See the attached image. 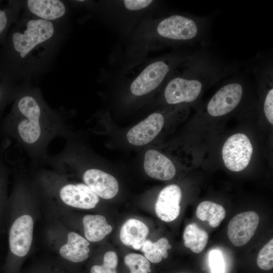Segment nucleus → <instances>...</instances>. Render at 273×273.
Segmentation results:
<instances>
[{"label":"nucleus","instance_id":"f257e3e1","mask_svg":"<svg viewBox=\"0 0 273 273\" xmlns=\"http://www.w3.org/2000/svg\"><path fill=\"white\" fill-rule=\"evenodd\" d=\"M54 22L27 12L18 19L2 50L0 73L6 78L11 81L46 59L57 35Z\"/></svg>","mask_w":273,"mask_h":273},{"label":"nucleus","instance_id":"f03ea898","mask_svg":"<svg viewBox=\"0 0 273 273\" xmlns=\"http://www.w3.org/2000/svg\"><path fill=\"white\" fill-rule=\"evenodd\" d=\"M243 64L223 60L207 51L193 52L179 65L180 70L176 68L166 80L165 101L169 105L194 102L205 88L238 73Z\"/></svg>","mask_w":273,"mask_h":273},{"label":"nucleus","instance_id":"7ed1b4c3","mask_svg":"<svg viewBox=\"0 0 273 273\" xmlns=\"http://www.w3.org/2000/svg\"><path fill=\"white\" fill-rule=\"evenodd\" d=\"M210 18L206 16L172 14L157 20L152 36L159 46L206 44Z\"/></svg>","mask_w":273,"mask_h":273},{"label":"nucleus","instance_id":"20e7f679","mask_svg":"<svg viewBox=\"0 0 273 273\" xmlns=\"http://www.w3.org/2000/svg\"><path fill=\"white\" fill-rule=\"evenodd\" d=\"M247 79L238 73L229 78L207 103L208 114L213 117H221L237 108L243 100Z\"/></svg>","mask_w":273,"mask_h":273},{"label":"nucleus","instance_id":"39448f33","mask_svg":"<svg viewBox=\"0 0 273 273\" xmlns=\"http://www.w3.org/2000/svg\"><path fill=\"white\" fill-rule=\"evenodd\" d=\"M16 109L21 116L18 125L21 139L27 144L36 143L41 134L40 119L43 107L34 95L27 94L18 99Z\"/></svg>","mask_w":273,"mask_h":273},{"label":"nucleus","instance_id":"423d86ee","mask_svg":"<svg viewBox=\"0 0 273 273\" xmlns=\"http://www.w3.org/2000/svg\"><path fill=\"white\" fill-rule=\"evenodd\" d=\"M252 152V145L248 137L244 133H237L230 136L224 143L222 159L227 168L239 172L248 165Z\"/></svg>","mask_w":273,"mask_h":273},{"label":"nucleus","instance_id":"0eeeda50","mask_svg":"<svg viewBox=\"0 0 273 273\" xmlns=\"http://www.w3.org/2000/svg\"><path fill=\"white\" fill-rule=\"evenodd\" d=\"M259 221L258 214L252 211L237 214L229 221L227 233L231 242L235 246L247 244L253 236Z\"/></svg>","mask_w":273,"mask_h":273},{"label":"nucleus","instance_id":"6e6552de","mask_svg":"<svg viewBox=\"0 0 273 273\" xmlns=\"http://www.w3.org/2000/svg\"><path fill=\"white\" fill-rule=\"evenodd\" d=\"M33 221L29 215L17 218L13 223L9 234V245L11 252L23 257L29 252L33 236Z\"/></svg>","mask_w":273,"mask_h":273},{"label":"nucleus","instance_id":"1a4fd4ad","mask_svg":"<svg viewBox=\"0 0 273 273\" xmlns=\"http://www.w3.org/2000/svg\"><path fill=\"white\" fill-rule=\"evenodd\" d=\"M164 123L163 115L158 112L153 113L132 127L127 133V139L134 146L147 144L158 134Z\"/></svg>","mask_w":273,"mask_h":273},{"label":"nucleus","instance_id":"9d476101","mask_svg":"<svg viewBox=\"0 0 273 273\" xmlns=\"http://www.w3.org/2000/svg\"><path fill=\"white\" fill-rule=\"evenodd\" d=\"M181 196V189L177 185H170L163 189L155 204L157 216L165 222L175 219L179 214Z\"/></svg>","mask_w":273,"mask_h":273},{"label":"nucleus","instance_id":"9b49d317","mask_svg":"<svg viewBox=\"0 0 273 273\" xmlns=\"http://www.w3.org/2000/svg\"><path fill=\"white\" fill-rule=\"evenodd\" d=\"M60 196L66 204L84 209L95 208L99 201V197L83 184L64 186L60 191Z\"/></svg>","mask_w":273,"mask_h":273},{"label":"nucleus","instance_id":"f8f14e48","mask_svg":"<svg viewBox=\"0 0 273 273\" xmlns=\"http://www.w3.org/2000/svg\"><path fill=\"white\" fill-rule=\"evenodd\" d=\"M83 179L85 184L98 197L110 199L115 197L119 190L117 179L111 174L98 169L85 171Z\"/></svg>","mask_w":273,"mask_h":273},{"label":"nucleus","instance_id":"ddd939ff","mask_svg":"<svg viewBox=\"0 0 273 273\" xmlns=\"http://www.w3.org/2000/svg\"><path fill=\"white\" fill-rule=\"evenodd\" d=\"M144 167L149 176L161 180L171 179L176 173L172 161L166 156L153 149L149 150L145 153Z\"/></svg>","mask_w":273,"mask_h":273},{"label":"nucleus","instance_id":"4468645a","mask_svg":"<svg viewBox=\"0 0 273 273\" xmlns=\"http://www.w3.org/2000/svg\"><path fill=\"white\" fill-rule=\"evenodd\" d=\"M25 8L33 16L52 22L63 17L67 11L64 2L59 0H28Z\"/></svg>","mask_w":273,"mask_h":273},{"label":"nucleus","instance_id":"2eb2a0df","mask_svg":"<svg viewBox=\"0 0 273 273\" xmlns=\"http://www.w3.org/2000/svg\"><path fill=\"white\" fill-rule=\"evenodd\" d=\"M149 232L148 228L144 222L130 218L122 225L120 231V239L124 245L139 250L143 246Z\"/></svg>","mask_w":273,"mask_h":273},{"label":"nucleus","instance_id":"dca6fc26","mask_svg":"<svg viewBox=\"0 0 273 273\" xmlns=\"http://www.w3.org/2000/svg\"><path fill=\"white\" fill-rule=\"evenodd\" d=\"M89 242L79 234L70 232L67 236V242L60 249V255L73 262H80L88 258Z\"/></svg>","mask_w":273,"mask_h":273},{"label":"nucleus","instance_id":"f3484780","mask_svg":"<svg viewBox=\"0 0 273 273\" xmlns=\"http://www.w3.org/2000/svg\"><path fill=\"white\" fill-rule=\"evenodd\" d=\"M82 222L85 238L90 242L100 241L112 231L106 218L100 215H86Z\"/></svg>","mask_w":273,"mask_h":273},{"label":"nucleus","instance_id":"a211bd4d","mask_svg":"<svg viewBox=\"0 0 273 273\" xmlns=\"http://www.w3.org/2000/svg\"><path fill=\"white\" fill-rule=\"evenodd\" d=\"M21 8L17 1H0V42L4 43L10 27L18 20Z\"/></svg>","mask_w":273,"mask_h":273},{"label":"nucleus","instance_id":"6ab92c4d","mask_svg":"<svg viewBox=\"0 0 273 273\" xmlns=\"http://www.w3.org/2000/svg\"><path fill=\"white\" fill-rule=\"evenodd\" d=\"M225 214V210L221 205L209 201L200 203L196 209L197 217L202 221L207 220L212 228L219 226Z\"/></svg>","mask_w":273,"mask_h":273},{"label":"nucleus","instance_id":"aec40b11","mask_svg":"<svg viewBox=\"0 0 273 273\" xmlns=\"http://www.w3.org/2000/svg\"><path fill=\"white\" fill-rule=\"evenodd\" d=\"M183 239L186 247L190 248L194 253H199L204 250L207 243L208 235L196 223H192L186 227Z\"/></svg>","mask_w":273,"mask_h":273},{"label":"nucleus","instance_id":"412c9836","mask_svg":"<svg viewBox=\"0 0 273 273\" xmlns=\"http://www.w3.org/2000/svg\"><path fill=\"white\" fill-rule=\"evenodd\" d=\"M171 245L166 238H162L153 243L150 240H146L142 251L144 253V256L153 263H159L162 258L168 257V249H171Z\"/></svg>","mask_w":273,"mask_h":273},{"label":"nucleus","instance_id":"4be33fe9","mask_svg":"<svg viewBox=\"0 0 273 273\" xmlns=\"http://www.w3.org/2000/svg\"><path fill=\"white\" fill-rule=\"evenodd\" d=\"M124 262L130 269V273H148L151 271L149 260L142 255L128 254L125 256Z\"/></svg>","mask_w":273,"mask_h":273},{"label":"nucleus","instance_id":"5701e85b","mask_svg":"<svg viewBox=\"0 0 273 273\" xmlns=\"http://www.w3.org/2000/svg\"><path fill=\"white\" fill-rule=\"evenodd\" d=\"M117 263L116 253L114 251H108L104 255L103 264L92 266L90 273H117Z\"/></svg>","mask_w":273,"mask_h":273},{"label":"nucleus","instance_id":"b1692460","mask_svg":"<svg viewBox=\"0 0 273 273\" xmlns=\"http://www.w3.org/2000/svg\"><path fill=\"white\" fill-rule=\"evenodd\" d=\"M258 266L265 270L273 267V239H271L259 251L257 258Z\"/></svg>","mask_w":273,"mask_h":273},{"label":"nucleus","instance_id":"393cba45","mask_svg":"<svg viewBox=\"0 0 273 273\" xmlns=\"http://www.w3.org/2000/svg\"><path fill=\"white\" fill-rule=\"evenodd\" d=\"M209 263L212 273H223L224 263L221 253L217 250H212L209 254Z\"/></svg>","mask_w":273,"mask_h":273},{"label":"nucleus","instance_id":"a878e982","mask_svg":"<svg viewBox=\"0 0 273 273\" xmlns=\"http://www.w3.org/2000/svg\"><path fill=\"white\" fill-rule=\"evenodd\" d=\"M263 112L267 121L273 124V88L267 93L262 104Z\"/></svg>","mask_w":273,"mask_h":273},{"label":"nucleus","instance_id":"bb28decb","mask_svg":"<svg viewBox=\"0 0 273 273\" xmlns=\"http://www.w3.org/2000/svg\"><path fill=\"white\" fill-rule=\"evenodd\" d=\"M153 3L151 0H125L123 1L124 7L128 10H141L147 8Z\"/></svg>","mask_w":273,"mask_h":273},{"label":"nucleus","instance_id":"cd10ccee","mask_svg":"<svg viewBox=\"0 0 273 273\" xmlns=\"http://www.w3.org/2000/svg\"><path fill=\"white\" fill-rule=\"evenodd\" d=\"M10 81L6 79L1 73H0V100L2 96V93L3 89L7 88L8 85L10 84Z\"/></svg>","mask_w":273,"mask_h":273}]
</instances>
